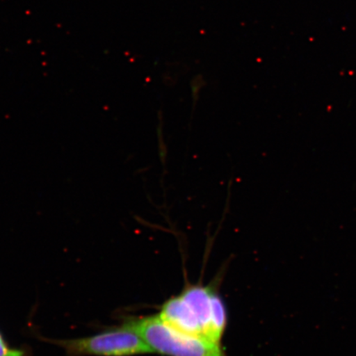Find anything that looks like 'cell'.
Segmentation results:
<instances>
[{"label": "cell", "instance_id": "obj_1", "mask_svg": "<svg viewBox=\"0 0 356 356\" xmlns=\"http://www.w3.org/2000/svg\"><path fill=\"white\" fill-rule=\"evenodd\" d=\"M129 322L153 353L168 356H225L220 344L177 332L163 323L159 315Z\"/></svg>", "mask_w": 356, "mask_h": 356}, {"label": "cell", "instance_id": "obj_2", "mask_svg": "<svg viewBox=\"0 0 356 356\" xmlns=\"http://www.w3.org/2000/svg\"><path fill=\"white\" fill-rule=\"evenodd\" d=\"M193 336L220 344L227 324L224 302L211 286H190L180 293Z\"/></svg>", "mask_w": 356, "mask_h": 356}, {"label": "cell", "instance_id": "obj_3", "mask_svg": "<svg viewBox=\"0 0 356 356\" xmlns=\"http://www.w3.org/2000/svg\"><path fill=\"white\" fill-rule=\"evenodd\" d=\"M58 343L71 355L130 356L153 353L130 322L99 335Z\"/></svg>", "mask_w": 356, "mask_h": 356}, {"label": "cell", "instance_id": "obj_4", "mask_svg": "<svg viewBox=\"0 0 356 356\" xmlns=\"http://www.w3.org/2000/svg\"><path fill=\"white\" fill-rule=\"evenodd\" d=\"M0 356H24V353L22 350L8 348L2 336L0 335Z\"/></svg>", "mask_w": 356, "mask_h": 356}]
</instances>
